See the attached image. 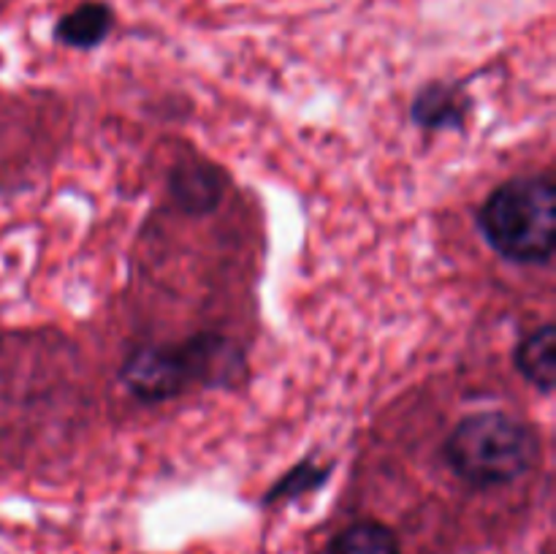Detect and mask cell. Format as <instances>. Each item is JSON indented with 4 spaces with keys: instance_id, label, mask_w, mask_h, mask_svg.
Returning <instances> with one entry per match:
<instances>
[{
    "instance_id": "obj_4",
    "label": "cell",
    "mask_w": 556,
    "mask_h": 554,
    "mask_svg": "<svg viewBox=\"0 0 556 554\" xmlns=\"http://www.w3.org/2000/svg\"><path fill=\"white\" fill-rule=\"evenodd\" d=\"M223 193H226V177L217 166L190 161L174 168L172 196L179 210L188 212V215L212 212L223 201Z\"/></svg>"
},
{
    "instance_id": "obj_6",
    "label": "cell",
    "mask_w": 556,
    "mask_h": 554,
    "mask_svg": "<svg viewBox=\"0 0 556 554\" xmlns=\"http://www.w3.org/2000/svg\"><path fill=\"white\" fill-rule=\"evenodd\" d=\"M467 103L459 87L429 85L413 101V119L429 130L459 128L467 117Z\"/></svg>"
},
{
    "instance_id": "obj_5",
    "label": "cell",
    "mask_w": 556,
    "mask_h": 554,
    "mask_svg": "<svg viewBox=\"0 0 556 554\" xmlns=\"http://www.w3.org/2000/svg\"><path fill=\"white\" fill-rule=\"evenodd\" d=\"M514 364L521 378L543 394H552L556 386V326L543 324L516 345Z\"/></svg>"
},
{
    "instance_id": "obj_2",
    "label": "cell",
    "mask_w": 556,
    "mask_h": 554,
    "mask_svg": "<svg viewBox=\"0 0 556 554\" xmlns=\"http://www.w3.org/2000/svg\"><path fill=\"white\" fill-rule=\"evenodd\" d=\"M244 373V356L231 340L199 335L182 345H147L125 358L119 380L141 402H163L190 383H233Z\"/></svg>"
},
{
    "instance_id": "obj_1",
    "label": "cell",
    "mask_w": 556,
    "mask_h": 554,
    "mask_svg": "<svg viewBox=\"0 0 556 554\" xmlns=\"http://www.w3.org/2000/svg\"><path fill=\"white\" fill-rule=\"evenodd\" d=\"M538 432L503 411H481L462 418L443 445L451 470L470 487H503L525 476L538 462Z\"/></svg>"
},
{
    "instance_id": "obj_9",
    "label": "cell",
    "mask_w": 556,
    "mask_h": 554,
    "mask_svg": "<svg viewBox=\"0 0 556 554\" xmlns=\"http://www.w3.org/2000/svg\"><path fill=\"white\" fill-rule=\"evenodd\" d=\"M326 476H329V467H315L309 465V462H304V465H299L296 470L288 473V476L280 481V487L271 489L266 500H280L286 498V494L302 492V489H313L318 487L320 481H326Z\"/></svg>"
},
{
    "instance_id": "obj_7",
    "label": "cell",
    "mask_w": 556,
    "mask_h": 554,
    "mask_svg": "<svg viewBox=\"0 0 556 554\" xmlns=\"http://www.w3.org/2000/svg\"><path fill=\"white\" fill-rule=\"evenodd\" d=\"M114 25V14L106 3H96V0H87V3L76 5L74 11L63 16L54 27V36L60 43L74 49H92L109 36Z\"/></svg>"
},
{
    "instance_id": "obj_8",
    "label": "cell",
    "mask_w": 556,
    "mask_h": 554,
    "mask_svg": "<svg viewBox=\"0 0 556 554\" xmlns=\"http://www.w3.org/2000/svg\"><path fill=\"white\" fill-rule=\"evenodd\" d=\"M329 554H400V538L380 521H356L331 541Z\"/></svg>"
},
{
    "instance_id": "obj_3",
    "label": "cell",
    "mask_w": 556,
    "mask_h": 554,
    "mask_svg": "<svg viewBox=\"0 0 556 554\" xmlns=\"http://www.w3.org/2000/svg\"><path fill=\"white\" fill-rule=\"evenodd\" d=\"M486 242L516 264H548L556 248V188L552 177L508 179L478 212Z\"/></svg>"
}]
</instances>
